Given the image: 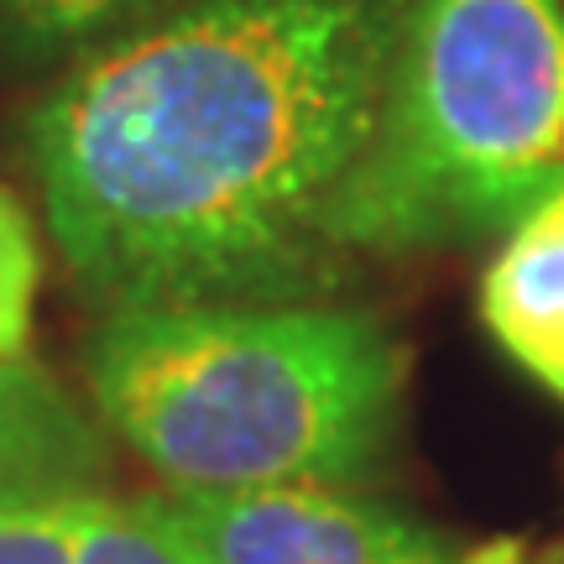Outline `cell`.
I'll return each mask as SVG.
<instances>
[{
  "mask_svg": "<svg viewBox=\"0 0 564 564\" xmlns=\"http://www.w3.org/2000/svg\"><path fill=\"white\" fill-rule=\"evenodd\" d=\"M392 37L398 0H194L63 68L21 147L74 282L105 314L329 293Z\"/></svg>",
  "mask_w": 564,
  "mask_h": 564,
  "instance_id": "obj_1",
  "label": "cell"
},
{
  "mask_svg": "<svg viewBox=\"0 0 564 564\" xmlns=\"http://www.w3.org/2000/svg\"><path fill=\"white\" fill-rule=\"evenodd\" d=\"M79 366L100 423L167 491L345 486L382 460L403 408L398 340L324 303L121 308Z\"/></svg>",
  "mask_w": 564,
  "mask_h": 564,
  "instance_id": "obj_2",
  "label": "cell"
},
{
  "mask_svg": "<svg viewBox=\"0 0 564 564\" xmlns=\"http://www.w3.org/2000/svg\"><path fill=\"white\" fill-rule=\"evenodd\" d=\"M564 178L560 0H398L345 251L398 257L518 225Z\"/></svg>",
  "mask_w": 564,
  "mask_h": 564,
  "instance_id": "obj_3",
  "label": "cell"
},
{
  "mask_svg": "<svg viewBox=\"0 0 564 564\" xmlns=\"http://www.w3.org/2000/svg\"><path fill=\"white\" fill-rule=\"evenodd\" d=\"M162 507L209 564H455L434 528L340 486L162 491Z\"/></svg>",
  "mask_w": 564,
  "mask_h": 564,
  "instance_id": "obj_4",
  "label": "cell"
},
{
  "mask_svg": "<svg viewBox=\"0 0 564 564\" xmlns=\"http://www.w3.org/2000/svg\"><path fill=\"white\" fill-rule=\"evenodd\" d=\"M100 429L42 366L0 361V507L68 502L105 481Z\"/></svg>",
  "mask_w": 564,
  "mask_h": 564,
  "instance_id": "obj_5",
  "label": "cell"
},
{
  "mask_svg": "<svg viewBox=\"0 0 564 564\" xmlns=\"http://www.w3.org/2000/svg\"><path fill=\"white\" fill-rule=\"evenodd\" d=\"M491 340L564 403V178L512 225L481 278Z\"/></svg>",
  "mask_w": 564,
  "mask_h": 564,
  "instance_id": "obj_6",
  "label": "cell"
},
{
  "mask_svg": "<svg viewBox=\"0 0 564 564\" xmlns=\"http://www.w3.org/2000/svg\"><path fill=\"white\" fill-rule=\"evenodd\" d=\"M162 0H0V74H47L131 32Z\"/></svg>",
  "mask_w": 564,
  "mask_h": 564,
  "instance_id": "obj_7",
  "label": "cell"
},
{
  "mask_svg": "<svg viewBox=\"0 0 564 564\" xmlns=\"http://www.w3.org/2000/svg\"><path fill=\"white\" fill-rule=\"evenodd\" d=\"M74 564H209L162 497H74Z\"/></svg>",
  "mask_w": 564,
  "mask_h": 564,
  "instance_id": "obj_8",
  "label": "cell"
},
{
  "mask_svg": "<svg viewBox=\"0 0 564 564\" xmlns=\"http://www.w3.org/2000/svg\"><path fill=\"white\" fill-rule=\"evenodd\" d=\"M37 282H42V251L32 215L0 188V361H21L26 356Z\"/></svg>",
  "mask_w": 564,
  "mask_h": 564,
  "instance_id": "obj_9",
  "label": "cell"
},
{
  "mask_svg": "<svg viewBox=\"0 0 564 564\" xmlns=\"http://www.w3.org/2000/svg\"><path fill=\"white\" fill-rule=\"evenodd\" d=\"M0 564H74V497L0 507Z\"/></svg>",
  "mask_w": 564,
  "mask_h": 564,
  "instance_id": "obj_10",
  "label": "cell"
},
{
  "mask_svg": "<svg viewBox=\"0 0 564 564\" xmlns=\"http://www.w3.org/2000/svg\"><path fill=\"white\" fill-rule=\"evenodd\" d=\"M455 564H564L560 554H533L518 539H502V544H481L470 554H455Z\"/></svg>",
  "mask_w": 564,
  "mask_h": 564,
  "instance_id": "obj_11",
  "label": "cell"
}]
</instances>
